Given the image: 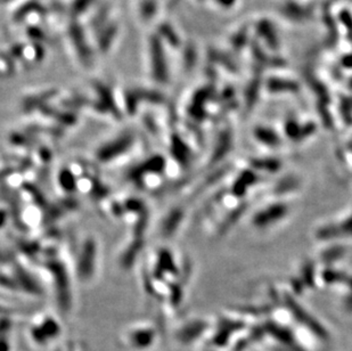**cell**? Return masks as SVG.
I'll use <instances>...</instances> for the list:
<instances>
[{"mask_svg":"<svg viewBox=\"0 0 352 351\" xmlns=\"http://www.w3.org/2000/svg\"><path fill=\"white\" fill-rule=\"evenodd\" d=\"M285 212H286V209L283 205L269 207L267 211H264V212L259 214V216L256 218V223L258 225H261V226L270 224L271 220L274 221L276 219H279V218L283 217L284 214H285Z\"/></svg>","mask_w":352,"mask_h":351,"instance_id":"6da1fadb","label":"cell"}]
</instances>
